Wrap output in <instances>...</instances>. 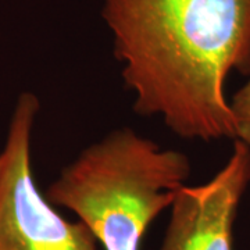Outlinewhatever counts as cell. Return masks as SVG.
<instances>
[{
    "label": "cell",
    "mask_w": 250,
    "mask_h": 250,
    "mask_svg": "<svg viewBox=\"0 0 250 250\" xmlns=\"http://www.w3.org/2000/svg\"><path fill=\"white\" fill-rule=\"evenodd\" d=\"M231 108L236 125V139L250 146V78L235 93Z\"/></svg>",
    "instance_id": "5b68a950"
},
{
    "label": "cell",
    "mask_w": 250,
    "mask_h": 250,
    "mask_svg": "<svg viewBox=\"0 0 250 250\" xmlns=\"http://www.w3.org/2000/svg\"><path fill=\"white\" fill-rule=\"evenodd\" d=\"M134 110L193 141L236 139L225 82L250 74V0H103Z\"/></svg>",
    "instance_id": "6da1fadb"
},
{
    "label": "cell",
    "mask_w": 250,
    "mask_h": 250,
    "mask_svg": "<svg viewBox=\"0 0 250 250\" xmlns=\"http://www.w3.org/2000/svg\"><path fill=\"white\" fill-rule=\"evenodd\" d=\"M249 184L250 146L235 139L213 178L175 192L159 250H233V223Z\"/></svg>",
    "instance_id": "277c9868"
},
{
    "label": "cell",
    "mask_w": 250,
    "mask_h": 250,
    "mask_svg": "<svg viewBox=\"0 0 250 250\" xmlns=\"http://www.w3.org/2000/svg\"><path fill=\"white\" fill-rule=\"evenodd\" d=\"M189 175L185 153L120 128L67 164L46 197L78 215L104 250H141L149 225Z\"/></svg>",
    "instance_id": "7a4b0ae2"
},
{
    "label": "cell",
    "mask_w": 250,
    "mask_h": 250,
    "mask_svg": "<svg viewBox=\"0 0 250 250\" xmlns=\"http://www.w3.org/2000/svg\"><path fill=\"white\" fill-rule=\"evenodd\" d=\"M39 102L22 93L0 152V250H99L82 223L62 217L35 182L32 131Z\"/></svg>",
    "instance_id": "3957f363"
}]
</instances>
